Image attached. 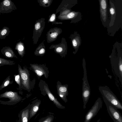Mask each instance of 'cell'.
Here are the masks:
<instances>
[{
  "label": "cell",
  "mask_w": 122,
  "mask_h": 122,
  "mask_svg": "<svg viewBox=\"0 0 122 122\" xmlns=\"http://www.w3.org/2000/svg\"><path fill=\"white\" fill-rule=\"evenodd\" d=\"M15 64V62L14 61L0 57V66L5 65H12Z\"/></svg>",
  "instance_id": "obj_21"
},
{
  "label": "cell",
  "mask_w": 122,
  "mask_h": 122,
  "mask_svg": "<svg viewBox=\"0 0 122 122\" xmlns=\"http://www.w3.org/2000/svg\"><path fill=\"white\" fill-rule=\"evenodd\" d=\"M58 81L57 84V88L58 94L61 98L65 102L67 101L66 96L68 95V85H61Z\"/></svg>",
  "instance_id": "obj_12"
},
{
  "label": "cell",
  "mask_w": 122,
  "mask_h": 122,
  "mask_svg": "<svg viewBox=\"0 0 122 122\" xmlns=\"http://www.w3.org/2000/svg\"><path fill=\"white\" fill-rule=\"evenodd\" d=\"M55 46V51L56 53L61 55L63 54L64 56L66 54L67 50L66 43L64 44L62 42L61 44L56 45Z\"/></svg>",
  "instance_id": "obj_17"
},
{
  "label": "cell",
  "mask_w": 122,
  "mask_h": 122,
  "mask_svg": "<svg viewBox=\"0 0 122 122\" xmlns=\"http://www.w3.org/2000/svg\"><path fill=\"white\" fill-rule=\"evenodd\" d=\"M29 110L26 109L23 111L21 115V122H28Z\"/></svg>",
  "instance_id": "obj_22"
},
{
  "label": "cell",
  "mask_w": 122,
  "mask_h": 122,
  "mask_svg": "<svg viewBox=\"0 0 122 122\" xmlns=\"http://www.w3.org/2000/svg\"><path fill=\"white\" fill-rule=\"evenodd\" d=\"M52 119V117H48L46 119L42 122H51Z\"/></svg>",
  "instance_id": "obj_27"
},
{
  "label": "cell",
  "mask_w": 122,
  "mask_h": 122,
  "mask_svg": "<svg viewBox=\"0 0 122 122\" xmlns=\"http://www.w3.org/2000/svg\"><path fill=\"white\" fill-rule=\"evenodd\" d=\"M56 15L54 14H52L50 18L49 21L50 22H52L54 21L55 19Z\"/></svg>",
  "instance_id": "obj_26"
},
{
  "label": "cell",
  "mask_w": 122,
  "mask_h": 122,
  "mask_svg": "<svg viewBox=\"0 0 122 122\" xmlns=\"http://www.w3.org/2000/svg\"><path fill=\"white\" fill-rule=\"evenodd\" d=\"M60 19L71 20L72 22H77L82 19L81 14L79 12L71 11L67 15L60 17Z\"/></svg>",
  "instance_id": "obj_13"
},
{
  "label": "cell",
  "mask_w": 122,
  "mask_h": 122,
  "mask_svg": "<svg viewBox=\"0 0 122 122\" xmlns=\"http://www.w3.org/2000/svg\"><path fill=\"white\" fill-rule=\"evenodd\" d=\"M99 89L103 99L107 101L117 109L122 110V103L107 86H100Z\"/></svg>",
  "instance_id": "obj_3"
},
{
  "label": "cell",
  "mask_w": 122,
  "mask_h": 122,
  "mask_svg": "<svg viewBox=\"0 0 122 122\" xmlns=\"http://www.w3.org/2000/svg\"><path fill=\"white\" fill-rule=\"evenodd\" d=\"M40 104V102L39 101L33 105L30 112L29 119L31 118L36 114L38 110Z\"/></svg>",
  "instance_id": "obj_19"
},
{
  "label": "cell",
  "mask_w": 122,
  "mask_h": 122,
  "mask_svg": "<svg viewBox=\"0 0 122 122\" xmlns=\"http://www.w3.org/2000/svg\"><path fill=\"white\" fill-rule=\"evenodd\" d=\"M45 47L40 46L37 48L35 52V54L36 56H40L44 54L45 52Z\"/></svg>",
  "instance_id": "obj_23"
},
{
  "label": "cell",
  "mask_w": 122,
  "mask_h": 122,
  "mask_svg": "<svg viewBox=\"0 0 122 122\" xmlns=\"http://www.w3.org/2000/svg\"><path fill=\"white\" fill-rule=\"evenodd\" d=\"M15 80L17 84L19 86V89H21V79L20 75L18 74L17 75H14Z\"/></svg>",
  "instance_id": "obj_24"
},
{
  "label": "cell",
  "mask_w": 122,
  "mask_h": 122,
  "mask_svg": "<svg viewBox=\"0 0 122 122\" xmlns=\"http://www.w3.org/2000/svg\"><path fill=\"white\" fill-rule=\"evenodd\" d=\"M0 122H1L0 121Z\"/></svg>",
  "instance_id": "obj_32"
},
{
  "label": "cell",
  "mask_w": 122,
  "mask_h": 122,
  "mask_svg": "<svg viewBox=\"0 0 122 122\" xmlns=\"http://www.w3.org/2000/svg\"><path fill=\"white\" fill-rule=\"evenodd\" d=\"M109 14L110 21L107 27L108 35L113 36L122 26V0H109Z\"/></svg>",
  "instance_id": "obj_1"
},
{
  "label": "cell",
  "mask_w": 122,
  "mask_h": 122,
  "mask_svg": "<svg viewBox=\"0 0 122 122\" xmlns=\"http://www.w3.org/2000/svg\"><path fill=\"white\" fill-rule=\"evenodd\" d=\"M71 38L73 47L75 50L73 53L75 54L77 51L81 44V40L80 35L77 32L72 34Z\"/></svg>",
  "instance_id": "obj_14"
},
{
  "label": "cell",
  "mask_w": 122,
  "mask_h": 122,
  "mask_svg": "<svg viewBox=\"0 0 122 122\" xmlns=\"http://www.w3.org/2000/svg\"><path fill=\"white\" fill-rule=\"evenodd\" d=\"M45 19L42 18L37 21L35 24L34 30L33 38L37 41L44 27Z\"/></svg>",
  "instance_id": "obj_11"
},
{
  "label": "cell",
  "mask_w": 122,
  "mask_h": 122,
  "mask_svg": "<svg viewBox=\"0 0 122 122\" xmlns=\"http://www.w3.org/2000/svg\"><path fill=\"white\" fill-rule=\"evenodd\" d=\"M60 29L57 28L50 30L47 34V40L49 42L55 40L58 35L61 33Z\"/></svg>",
  "instance_id": "obj_15"
},
{
  "label": "cell",
  "mask_w": 122,
  "mask_h": 122,
  "mask_svg": "<svg viewBox=\"0 0 122 122\" xmlns=\"http://www.w3.org/2000/svg\"><path fill=\"white\" fill-rule=\"evenodd\" d=\"M100 119H99L98 120H97L96 122H100Z\"/></svg>",
  "instance_id": "obj_31"
},
{
  "label": "cell",
  "mask_w": 122,
  "mask_h": 122,
  "mask_svg": "<svg viewBox=\"0 0 122 122\" xmlns=\"http://www.w3.org/2000/svg\"><path fill=\"white\" fill-rule=\"evenodd\" d=\"M31 68L36 75L39 76L44 75L47 78L49 76V71L47 68L43 64H30Z\"/></svg>",
  "instance_id": "obj_10"
},
{
  "label": "cell",
  "mask_w": 122,
  "mask_h": 122,
  "mask_svg": "<svg viewBox=\"0 0 122 122\" xmlns=\"http://www.w3.org/2000/svg\"><path fill=\"white\" fill-rule=\"evenodd\" d=\"M114 46L109 56L112 68L122 84V44L118 43Z\"/></svg>",
  "instance_id": "obj_2"
},
{
  "label": "cell",
  "mask_w": 122,
  "mask_h": 122,
  "mask_svg": "<svg viewBox=\"0 0 122 122\" xmlns=\"http://www.w3.org/2000/svg\"><path fill=\"white\" fill-rule=\"evenodd\" d=\"M82 66L84 71L83 77L82 78V96L83 102V109H85L86 105L90 95V86L87 79L86 62L84 58L82 60Z\"/></svg>",
  "instance_id": "obj_4"
},
{
  "label": "cell",
  "mask_w": 122,
  "mask_h": 122,
  "mask_svg": "<svg viewBox=\"0 0 122 122\" xmlns=\"http://www.w3.org/2000/svg\"><path fill=\"white\" fill-rule=\"evenodd\" d=\"M13 82V80H10V76H9L4 81L2 84L0 86V90H1L2 89L9 85L12 84Z\"/></svg>",
  "instance_id": "obj_20"
},
{
  "label": "cell",
  "mask_w": 122,
  "mask_h": 122,
  "mask_svg": "<svg viewBox=\"0 0 122 122\" xmlns=\"http://www.w3.org/2000/svg\"><path fill=\"white\" fill-rule=\"evenodd\" d=\"M113 121H114V122H118L117 121L115 120H113Z\"/></svg>",
  "instance_id": "obj_30"
},
{
  "label": "cell",
  "mask_w": 122,
  "mask_h": 122,
  "mask_svg": "<svg viewBox=\"0 0 122 122\" xmlns=\"http://www.w3.org/2000/svg\"><path fill=\"white\" fill-rule=\"evenodd\" d=\"M8 99V100L4 104L12 105L19 102L21 97L19 95L17 92L11 91H7L0 94V99Z\"/></svg>",
  "instance_id": "obj_7"
},
{
  "label": "cell",
  "mask_w": 122,
  "mask_h": 122,
  "mask_svg": "<svg viewBox=\"0 0 122 122\" xmlns=\"http://www.w3.org/2000/svg\"><path fill=\"white\" fill-rule=\"evenodd\" d=\"M2 52L3 54L6 58H18L17 56L11 49H7L3 51Z\"/></svg>",
  "instance_id": "obj_18"
},
{
  "label": "cell",
  "mask_w": 122,
  "mask_h": 122,
  "mask_svg": "<svg viewBox=\"0 0 122 122\" xmlns=\"http://www.w3.org/2000/svg\"><path fill=\"white\" fill-rule=\"evenodd\" d=\"M18 71L20 75L21 84V89L30 92L33 85L30 78V74L28 69L24 66L22 68L21 66L18 65Z\"/></svg>",
  "instance_id": "obj_5"
},
{
  "label": "cell",
  "mask_w": 122,
  "mask_h": 122,
  "mask_svg": "<svg viewBox=\"0 0 122 122\" xmlns=\"http://www.w3.org/2000/svg\"><path fill=\"white\" fill-rule=\"evenodd\" d=\"M44 88L45 91L48 95L50 99L53 102L56 106L59 107H62V106L51 93L47 84L45 85Z\"/></svg>",
  "instance_id": "obj_16"
},
{
  "label": "cell",
  "mask_w": 122,
  "mask_h": 122,
  "mask_svg": "<svg viewBox=\"0 0 122 122\" xmlns=\"http://www.w3.org/2000/svg\"><path fill=\"white\" fill-rule=\"evenodd\" d=\"M7 31L6 29H4L2 30L1 33V34L2 36L4 35L6 33Z\"/></svg>",
  "instance_id": "obj_29"
},
{
  "label": "cell",
  "mask_w": 122,
  "mask_h": 122,
  "mask_svg": "<svg viewBox=\"0 0 122 122\" xmlns=\"http://www.w3.org/2000/svg\"><path fill=\"white\" fill-rule=\"evenodd\" d=\"M99 1L101 20L103 26L107 28L110 21L108 0H100Z\"/></svg>",
  "instance_id": "obj_6"
},
{
  "label": "cell",
  "mask_w": 122,
  "mask_h": 122,
  "mask_svg": "<svg viewBox=\"0 0 122 122\" xmlns=\"http://www.w3.org/2000/svg\"><path fill=\"white\" fill-rule=\"evenodd\" d=\"M4 4L6 6H9L10 5V2L8 0H5L4 1Z\"/></svg>",
  "instance_id": "obj_28"
},
{
  "label": "cell",
  "mask_w": 122,
  "mask_h": 122,
  "mask_svg": "<svg viewBox=\"0 0 122 122\" xmlns=\"http://www.w3.org/2000/svg\"><path fill=\"white\" fill-rule=\"evenodd\" d=\"M102 103L101 98L99 97L96 101L91 108L86 114L84 122H90L91 119L97 114L101 108Z\"/></svg>",
  "instance_id": "obj_8"
},
{
  "label": "cell",
  "mask_w": 122,
  "mask_h": 122,
  "mask_svg": "<svg viewBox=\"0 0 122 122\" xmlns=\"http://www.w3.org/2000/svg\"><path fill=\"white\" fill-rule=\"evenodd\" d=\"M103 100L106 106L107 111L112 119L118 122H122V115L117 109L105 100Z\"/></svg>",
  "instance_id": "obj_9"
},
{
  "label": "cell",
  "mask_w": 122,
  "mask_h": 122,
  "mask_svg": "<svg viewBox=\"0 0 122 122\" xmlns=\"http://www.w3.org/2000/svg\"><path fill=\"white\" fill-rule=\"evenodd\" d=\"M41 2V3L43 6H48L49 4H50L51 0H40Z\"/></svg>",
  "instance_id": "obj_25"
}]
</instances>
